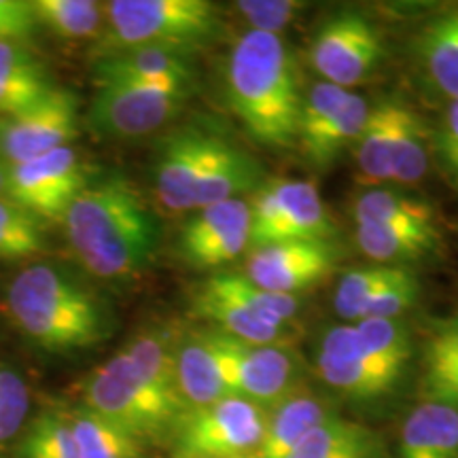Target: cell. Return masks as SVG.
Here are the masks:
<instances>
[{"instance_id":"cell-7","label":"cell","mask_w":458,"mask_h":458,"mask_svg":"<svg viewBox=\"0 0 458 458\" xmlns=\"http://www.w3.org/2000/svg\"><path fill=\"white\" fill-rule=\"evenodd\" d=\"M250 206V246L295 240H329V213L314 182L267 181L255 191Z\"/></svg>"},{"instance_id":"cell-6","label":"cell","mask_w":458,"mask_h":458,"mask_svg":"<svg viewBox=\"0 0 458 458\" xmlns=\"http://www.w3.org/2000/svg\"><path fill=\"white\" fill-rule=\"evenodd\" d=\"M267 410L225 397L189 410L174 433V458H250L266 431Z\"/></svg>"},{"instance_id":"cell-12","label":"cell","mask_w":458,"mask_h":458,"mask_svg":"<svg viewBox=\"0 0 458 458\" xmlns=\"http://www.w3.org/2000/svg\"><path fill=\"white\" fill-rule=\"evenodd\" d=\"M232 140L216 131L187 128L162 140L156 157V191L170 213L193 210V196L225 156Z\"/></svg>"},{"instance_id":"cell-26","label":"cell","mask_w":458,"mask_h":458,"mask_svg":"<svg viewBox=\"0 0 458 458\" xmlns=\"http://www.w3.org/2000/svg\"><path fill=\"white\" fill-rule=\"evenodd\" d=\"M420 393L428 403L458 410V314L435 325L422 359Z\"/></svg>"},{"instance_id":"cell-44","label":"cell","mask_w":458,"mask_h":458,"mask_svg":"<svg viewBox=\"0 0 458 458\" xmlns=\"http://www.w3.org/2000/svg\"><path fill=\"white\" fill-rule=\"evenodd\" d=\"M437 147L445 165L458 182V102H450L448 111L444 114L437 134Z\"/></svg>"},{"instance_id":"cell-32","label":"cell","mask_w":458,"mask_h":458,"mask_svg":"<svg viewBox=\"0 0 458 458\" xmlns=\"http://www.w3.org/2000/svg\"><path fill=\"white\" fill-rule=\"evenodd\" d=\"M408 267L405 266H369L346 272L335 289V312L346 320H359L365 306L391 286Z\"/></svg>"},{"instance_id":"cell-29","label":"cell","mask_w":458,"mask_h":458,"mask_svg":"<svg viewBox=\"0 0 458 458\" xmlns=\"http://www.w3.org/2000/svg\"><path fill=\"white\" fill-rule=\"evenodd\" d=\"M81 458H142V442L89 408L66 414Z\"/></svg>"},{"instance_id":"cell-2","label":"cell","mask_w":458,"mask_h":458,"mask_svg":"<svg viewBox=\"0 0 458 458\" xmlns=\"http://www.w3.org/2000/svg\"><path fill=\"white\" fill-rule=\"evenodd\" d=\"M7 312L28 342L51 354L88 351L111 335L100 297L54 263H32L13 276Z\"/></svg>"},{"instance_id":"cell-23","label":"cell","mask_w":458,"mask_h":458,"mask_svg":"<svg viewBox=\"0 0 458 458\" xmlns=\"http://www.w3.org/2000/svg\"><path fill=\"white\" fill-rule=\"evenodd\" d=\"M176 371L181 394L189 410L206 408L216 401L232 397L221 376L216 354L206 342L204 331L181 337L176 346Z\"/></svg>"},{"instance_id":"cell-39","label":"cell","mask_w":458,"mask_h":458,"mask_svg":"<svg viewBox=\"0 0 458 458\" xmlns=\"http://www.w3.org/2000/svg\"><path fill=\"white\" fill-rule=\"evenodd\" d=\"M233 7L253 26L250 30L280 34L286 24H291L306 9V3H297V0H240Z\"/></svg>"},{"instance_id":"cell-14","label":"cell","mask_w":458,"mask_h":458,"mask_svg":"<svg viewBox=\"0 0 458 458\" xmlns=\"http://www.w3.org/2000/svg\"><path fill=\"white\" fill-rule=\"evenodd\" d=\"M250 246L249 199L233 198L196 210L182 227L179 253L196 270H216Z\"/></svg>"},{"instance_id":"cell-17","label":"cell","mask_w":458,"mask_h":458,"mask_svg":"<svg viewBox=\"0 0 458 458\" xmlns=\"http://www.w3.org/2000/svg\"><path fill=\"white\" fill-rule=\"evenodd\" d=\"M193 314L210 320L216 331L236 337L240 342L259 344V346H283L284 327L266 318L255 308L240 300L223 286L213 274L204 280L193 293Z\"/></svg>"},{"instance_id":"cell-5","label":"cell","mask_w":458,"mask_h":458,"mask_svg":"<svg viewBox=\"0 0 458 458\" xmlns=\"http://www.w3.org/2000/svg\"><path fill=\"white\" fill-rule=\"evenodd\" d=\"M83 401L85 408L108 418L142 444L174 437L187 414L148 385L123 351L91 371L83 382Z\"/></svg>"},{"instance_id":"cell-8","label":"cell","mask_w":458,"mask_h":458,"mask_svg":"<svg viewBox=\"0 0 458 458\" xmlns=\"http://www.w3.org/2000/svg\"><path fill=\"white\" fill-rule=\"evenodd\" d=\"M204 337L216 354L232 397H242L270 410L297 386V363L286 348L240 342L216 329L204 331Z\"/></svg>"},{"instance_id":"cell-37","label":"cell","mask_w":458,"mask_h":458,"mask_svg":"<svg viewBox=\"0 0 458 458\" xmlns=\"http://www.w3.org/2000/svg\"><path fill=\"white\" fill-rule=\"evenodd\" d=\"M215 276L229 293L240 297L250 308H255L257 312H261L263 317L283 325V327L291 318H295L300 314V301H297L295 295L261 289L259 284L250 283L242 272H216Z\"/></svg>"},{"instance_id":"cell-16","label":"cell","mask_w":458,"mask_h":458,"mask_svg":"<svg viewBox=\"0 0 458 458\" xmlns=\"http://www.w3.org/2000/svg\"><path fill=\"white\" fill-rule=\"evenodd\" d=\"M337 253L329 240H295L250 249L244 276L261 289L295 295L334 270Z\"/></svg>"},{"instance_id":"cell-19","label":"cell","mask_w":458,"mask_h":458,"mask_svg":"<svg viewBox=\"0 0 458 458\" xmlns=\"http://www.w3.org/2000/svg\"><path fill=\"white\" fill-rule=\"evenodd\" d=\"M96 85L113 83H181L191 85L189 55L179 51L142 47L100 55Z\"/></svg>"},{"instance_id":"cell-13","label":"cell","mask_w":458,"mask_h":458,"mask_svg":"<svg viewBox=\"0 0 458 458\" xmlns=\"http://www.w3.org/2000/svg\"><path fill=\"white\" fill-rule=\"evenodd\" d=\"M77 134V96L71 89L54 85L30 108L0 122V157L9 165L28 162L68 147Z\"/></svg>"},{"instance_id":"cell-15","label":"cell","mask_w":458,"mask_h":458,"mask_svg":"<svg viewBox=\"0 0 458 458\" xmlns=\"http://www.w3.org/2000/svg\"><path fill=\"white\" fill-rule=\"evenodd\" d=\"M317 371L329 388L352 399H380L393 393L399 382L385 371L365 344L354 325L329 329L318 344Z\"/></svg>"},{"instance_id":"cell-28","label":"cell","mask_w":458,"mask_h":458,"mask_svg":"<svg viewBox=\"0 0 458 458\" xmlns=\"http://www.w3.org/2000/svg\"><path fill=\"white\" fill-rule=\"evenodd\" d=\"M405 102L385 100L369 108L365 128L360 130L354 142V159L365 179L382 182L391 181L393 174V151L397 140V128Z\"/></svg>"},{"instance_id":"cell-38","label":"cell","mask_w":458,"mask_h":458,"mask_svg":"<svg viewBox=\"0 0 458 458\" xmlns=\"http://www.w3.org/2000/svg\"><path fill=\"white\" fill-rule=\"evenodd\" d=\"M30 410V393L24 377L0 363V444L13 439L24 427Z\"/></svg>"},{"instance_id":"cell-4","label":"cell","mask_w":458,"mask_h":458,"mask_svg":"<svg viewBox=\"0 0 458 458\" xmlns=\"http://www.w3.org/2000/svg\"><path fill=\"white\" fill-rule=\"evenodd\" d=\"M216 30V7L208 0H113L105 4L102 55L156 47L189 51Z\"/></svg>"},{"instance_id":"cell-10","label":"cell","mask_w":458,"mask_h":458,"mask_svg":"<svg viewBox=\"0 0 458 458\" xmlns=\"http://www.w3.org/2000/svg\"><path fill=\"white\" fill-rule=\"evenodd\" d=\"M385 45L376 26L359 11H337L314 34L310 60L325 83L351 89L380 64Z\"/></svg>"},{"instance_id":"cell-42","label":"cell","mask_w":458,"mask_h":458,"mask_svg":"<svg viewBox=\"0 0 458 458\" xmlns=\"http://www.w3.org/2000/svg\"><path fill=\"white\" fill-rule=\"evenodd\" d=\"M43 74H47L43 62L26 43L0 41V83L24 77H43Z\"/></svg>"},{"instance_id":"cell-11","label":"cell","mask_w":458,"mask_h":458,"mask_svg":"<svg viewBox=\"0 0 458 458\" xmlns=\"http://www.w3.org/2000/svg\"><path fill=\"white\" fill-rule=\"evenodd\" d=\"M89 176L74 148L60 147L41 157L9 165L7 196L43 223H62Z\"/></svg>"},{"instance_id":"cell-31","label":"cell","mask_w":458,"mask_h":458,"mask_svg":"<svg viewBox=\"0 0 458 458\" xmlns=\"http://www.w3.org/2000/svg\"><path fill=\"white\" fill-rule=\"evenodd\" d=\"M357 225H427L435 223L433 208L422 199L405 196L397 189H369L352 204Z\"/></svg>"},{"instance_id":"cell-27","label":"cell","mask_w":458,"mask_h":458,"mask_svg":"<svg viewBox=\"0 0 458 458\" xmlns=\"http://www.w3.org/2000/svg\"><path fill=\"white\" fill-rule=\"evenodd\" d=\"M289 458H382V442L371 428L329 414Z\"/></svg>"},{"instance_id":"cell-43","label":"cell","mask_w":458,"mask_h":458,"mask_svg":"<svg viewBox=\"0 0 458 458\" xmlns=\"http://www.w3.org/2000/svg\"><path fill=\"white\" fill-rule=\"evenodd\" d=\"M37 28L32 0H0V41L24 43Z\"/></svg>"},{"instance_id":"cell-33","label":"cell","mask_w":458,"mask_h":458,"mask_svg":"<svg viewBox=\"0 0 458 458\" xmlns=\"http://www.w3.org/2000/svg\"><path fill=\"white\" fill-rule=\"evenodd\" d=\"M354 327L360 342L380 360L382 368L391 371L397 380H403L411 357L408 327L397 318H363Z\"/></svg>"},{"instance_id":"cell-35","label":"cell","mask_w":458,"mask_h":458,"mask_svg":"<svg viewBox=\"0 0 458 458\" xmlns=\"http://www.w3.org/2000/svg\"><path fill=\"white\" fill-rule=\"evenodd\" d=\"M17 458H81L66 416L43 411L32 418L17 444Z\"/></svg>"},{"instance_id":"cell-3","label":"cell","mask_w":458,"mask_h":458,"mask_svg":"<svg viewBox=\"0 0 458 458\" xmlns=\"http://www.w3.org/2000/svg\"><path fill=\"white\" fill-rule=\"evenodd\" d=\"M227 98L259 145L295 147L303 94L295 62L280 34L249 30L238 38L229 55Z\"/></svg>"},{"instance_id":"cell-34","label":"cell","mask_w":458,"mask_h":458,"mask_svg":"<svg viewBox=\"0 0 458 458\" xmlns=\"http://www.w3.org/2000/svg\"><path fill=\"white\" fill-rule=\"evenodd\" d=\"M45 223L15 204L0 198V261H21L41 253L45 246Z\"/></svg>"},{"instance_id":"cell-9","label":"cell","mask_w":458,"mask_h":458,"mask_svg":"<svg viewBox=\"0 0 458 458\" xmlns=\"http://www.w3.org/2000/svg\"><path fill=\"white\" fill-rule=\"evenodd\" d=\"M191 85L181 83H113L98 85L89 106V123L111 139H140L168 123Z\"/></svg>"},{"instance_id":"cell-21","label":"cell","mask_w":458,"mask_h":458,"mask_svg":"<svg viewBox=\"0 0 458 458\" xmlns=\"http://www.w3.org/2000/svg\"><path fill=\"white\" fill-rule=\"evenodd\" d=\"M399 458H458V410L428 401L418 405L401 428Z\"/></svg>"},{"instance_id":"cell-22","label":"cell","mask_w":458,"mask_h":458,"mask_svg":"<svg viewBox=\"0 0 458 458\" xmlns=\"http://www.w3.org/2000/svg\"><path fill=\"white\" fill-rule=\"evenodd\" d=\"M369 105L363 96L348 94V98L318 125L297 139L295 147L300 148L303 159L317 168H327L334 164L344 148L357 142L360 130L369 117Z\"/></svg>"},{"instance_id":"cell-25","label":"cell","mask_w":458,"mask_h":458,"mask_svg":"<svg viewBox=\"0 0 458 458\" xmlns=\"http://www.w3.org/2000/svg\"><path fill=\"white\" fill-rule=\"evenodd\" d=\"M354 240L369 259L382 266H401L431 253L439 244L435 223L427 225H357Z\"/></svg>"},{"instance_id":"cell-1","label":"cell","mask_w":458,"mask_h":458,"mask_svg":"<svg viewBox=\"0 0 458 458\" xmlns=\"http://www.w3.org/2000/svg\"><path fill=\"white\" fill-rule=\"evenodd\" d=\"M74 259L91 276L125 283L140 276L156 259L162 227L128 176L89 179L68 206L64 219Z\"/></svg>"},{"instance_id":"cell-41","label":"cell","mask_w":458,"mask_h":458,"mask_svg":"<svg viewBox=\"0 0 458 458\" xmlns=\"http://www.w3.org/2000/svg\"><path fill=\"white\" fill-rule=\"evenodd\" d=\"M54 88L49 74L43 77H24L0 83V117L9 119L30 108Z\"/></svg>"},{"instance_id":"cell-24","label":"cell","mask_w":458,"mask_h":458,"mask_svg":"<svg viewBox=\"0 0 458 458\" xmlns=\"http://www.w3.org/2000/svg\"><path fill=\"white\" fill-rule=\"evenodd\" d=\"M176 346H179V340H174V334L170 329L153 327L147 331H139V334L125 344L123 352L128 354L142 377L164 399H168L176 408L189 411L179 386Z\"/></svg>"},{"instance_id":"cell-36","label":"cell","mask_w":458,"mask_h":458,"mask_svg":"<svg viewBox=\"0 0 458 458\" xmlns=\"http://www.w3.org/2000/svg\"><path fill=\"white\" fill-rule=\"evenodd\" d=\"M428 165L427 157V131L422 119L408 105L401 113L397 140L393 151V174L391 181L399 185H416L422 181Z\"/></svg>"},{"instance_id":"cell-18","label":"cell","mask_w":458,"mask_h":458,"mask_svg":"<svg viewBox=\"0 0 458 458\" xmlns=\"http://www.w3.org/2000/svg\"><path fill=\"white\" fill-rule=\"evenodd\" d=\"M329 416V405L310 388L297 385L267 410L266 431L250 458H289L301 439Z\"/></svg>"},{"instance_id":"cell-40","label":"cell","mask_w":458,"mask_h":458,"mask_svg":"<svg viewBox=\"0 0 458 458\" xmlns=\"http://www.w3.org/2000/svg\"><path fill=\"white\" fill-rule=\"evenodd\" d=\"M420 293V286H418V278L414 272L405 270L401 276L394 280L391 286H386L380 295L374 297L365 310L360 312V318H399L408 308H411Z\"/></svg>"},{"instance_id":"cell-20","label":"cell","mask_w":458,"mask_h":458,"mask_svg":"<svg viewBox=\"0 0 458 458\" xmlns=\"http://www.w3.org/2000/svg\"><path fill=\"white\" fill-rule=\"evenodd\" d=\"M416 57L428 83L458 102V7L442 11L420 28Z\"/></svg>"},{"instance_id":"cell-30","label":"cell","mask_w":458,"mask_h":458,"mask_svg":"<svg viewBox=\"0 0 458 458\" xmlns=\"http://www.w3.org/2000/svg\"><path fill=\"white\" fill-rule=\"evenodd\" d=\"M37 26L64 41L94 38L105 30V4L94 0H32Z\"/></svg>"},{"instance_id":"cell-45","label":"cell","mask_w":458,"mask_h":458,"mask_svg":"<svg viewBox=\"0 0 458 458\" xmlns=\"http://www.w3.org/2000/svg\"><path fill=\"white\" fill-rule=\"evenodd\" d=\"M7 179H9V164L0 157V198L7 193Z\"/></svg>"}]
</instances>
